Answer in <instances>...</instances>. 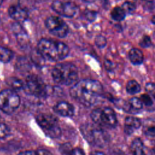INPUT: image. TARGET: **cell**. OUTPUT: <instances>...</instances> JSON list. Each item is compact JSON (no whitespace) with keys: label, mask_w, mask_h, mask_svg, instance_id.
<instances>
[{"label":"cell","mask_w":155,"mask_h":155,"mask_svg":"<svg viewBox=\"0 0 155 155\" xmlns=\"http://www.w3.org/2000/svg\"><path fill=\"white\" fill-rule=\"evenodd\" d=\"M103 91L99 81L94 79H83L73 85L70 90V96L86 107L95 104Z\"/></svg>","instance_id":"cell-1"},{"label":"cell","mask_w":155,"mask_h":155,"mask_svg":"<svg viewBox=\"0 0 155 155\" xmlns=\"http://www.w3.org/2000/svg\"><path fill=\"white\" fill-rule=\"evenodd\" d=\"M37 51L43 59L58 62L68 55L70 49L67 45L61 41L42 38L38 43Z\"/></svg>","instance_id":"cell-2"},{"label":"cell","mask_w":155,"mask_h":155,"mask_svg":"<svg viewBox=\"0 0 155 155\" xmlns=\"http://www.w3.org/2000/svg\"><path fill=\"white\" fill-rule=\"evenodd\" d=\"M53 81L60 85H71L78 79V68L70 62H61L56 64L51 70Z\"/></svg>","instance_id":"cell-3"},{"label":"cell","mask_w":155,"mask_h":155,"mask_svg":"<svg viewBox=\"0 0 155 155\" xmlns=\"http://www.w3.org/2000/svg\"><path fill=\"white\" fill-rule=\"evenodd\" d=\"M81 133L84 139L90 144L103 147L108 142L109 137L100 127L91 124H85L81 126Z\"/></svg>","instance_id":"cell-4"},{"label":"cell","mask_w":155,"mask_h":155,"mask_svg":"<svg viewBox=\"0 0 155 155\" xmlns=\"http://www.w3.org/2000/svg\"><path fill=\"white\" fill-rule=\"evenodd\" d=\"M90 117L94 123L100 127L114 128L117 124L116 114L110 107L94 108L91 112Z\"/></svg>","instance_id":"cell-5"},{"label":"cell","mask_w":155,"mask_h":155,"mask_svg":"<svg viewBox=\"0 0 155 155\" xmlns=\"http://www.w3.org/2000/svg\"><path fill=\"white\" fill-rule=\"evenodd\" d=\"M36 120L45 134L51 138H58L61 135V129L58 119L50 113H42L38 114Z\"/></svg>","instance_id":"cell-6"},{"label":"cell","mask_w":155,"mask_h":155,"mask_svg":"<svg viewBox=\"0 0 155 155\" xmlns=\"http://www.w3.org/2000/svg\"><path fill=\"white\" fill-rule=\"evenodd\" d=\"M23 89L27 94L39 98L46 97L48 95V88L44 81L35 74H31L26 78Z\"/></svg>","instance_id":"cell-7"},{"label":"cell","mask_w":155,"mask_h":155,"mask_svg":"<svg viewBox=\"0 0 155 155\" xmlns=\"http://www.w3.org/2000/svg\"><path fill=\"white\" fill-rule=\"evenodd\" d=\"M19 96L12 89H5L0 92V109L6 114H12L19 107Z\"/></svg>","instance_id":"cell-8"},{"label":"cell","mask_w":155,"mask_h":155,"mask_svg":"<svg viewBox=\"0 0 155 155\" xmlns=\"http://www.w3.org/2000/svg\"><path fill=\"white\" fill-rule=\"evenodd\" d=\"M45 25L48 31L53 35L63 38L68 33V26L61 18L55 16L48 17L45 21Z\"/></svg>","instance_id":"cell-9"},{"label":"cell","mask_w":155,"mask_h":155,"mask_svg":"<svg viewBox=\"0 0 155 155\" xmlns=\"http://www.w3.org/2000/svg\"><path fill=\"white\" fill-rule=\"evenodd\" d=\"M51 7L58 15L65 18H73L78 12V7L71 0H54Z\"/></svg>","instance_id":"cell-10"},{"label":"cell","mask_w":155,"mask_h":155,"mask_svg":"<svg viewBox=\"0 0 155 155\" xmlns=\"http://www.w3.org/2000/svg\"><path fill=\"white\" fill-rule=\"evenodd\" d=\"M8 13L10 18L18 22L25 21L29 16L28 10L19 4L11 5L8 10Z\"/></svg>","instance_id":"cell-11"},{"label":"cell","mask_w":155,"mask_h":155,"mask_svg":"<svg viewBox=\"0 0 155 155\" xmlns=\"http://www.w3.org/2000/svg\"><path fill=\"white\" fill-rule=\"evenodd\" d=\"M53 110L56 114L63 117H72L74 114V106L67 101L57 102L53 106Z\"/></svg>","instance_id":"cell-12"},{"label":"cell","mask_w":155,"mask_h":155,"mask_svg":"<svg viewBox=\"0 0 155 155\" xmlns=\"http://www.w3.org/2000/svg\"><path fill=\"white\" fill-rule=\"evenodd\" d=\"M141 120L134 116H127L124 121V131L127 134H133L141 126Z\"/></svg>","instance_id":"cell-13"},{"label":"cell","mask_w":155,"mask_h":155,"mask_svg":"<svg viewBox=\"0 0 155 155\" xmlns=\"http://www.w3.org/2000/svg\"><path fill=\"white\" fill-rule=\"evenodd\" d=\"M143 104L140 98L133 97L130 99L124 105V108L126 111H139L143 108Z\"/></svg>","instance_id":"cell-14"},{"label":"cell","mask_w":155,"mask_h":155,"mask_svg":"<svg viewBox=\"0 0 155 155\" xmlns=\"http://www.w3.org/2000/svg\"><path fill=\"white\" fill-rule=\"evenodd\" d=\"M128 58L130 62L134 65L141 64L144 59L142 51L136 48H131L128 52Z\"/></svg>","instance_id":"cell-15"},{"label":"cell","mask_w":155,"mask_h":155,"mask_svg":"<svg viewBox=\"0 0 155 155\" xmlns=\"http://www.w3.org/2000/svg\"><path fill=\"white\" fill-rule=\"evenodd\" d=\"M130 150L135 155H142L145 154L143 143L139 137H136L132 140L130 145Z\"/></svg>","instance_id":"cell-16"},{"label":"cell","mask_w":155,"mask_h":155,"mask_svg":"<svg viewBox=\"0 0 155 155\" xmlns=\"http://www.w3.org/2000/svg\"><path fill=\"white\" fill-rule=\"evenodd\" d=\"M126 12L122 7H114L110 13L111 18L116 21H122L126 16Z\"/></svg>","instance_id":"cell-17"},{"label":"cell","mask_w":155,"mask_h":155,"mask_svg":"<svg viewBox=\"0 0 155 155\" xmlns=\"http://www.w3.org/2000/svg\"><path fill=\"white\" fill-rule=\"evenodd\" d=\"M141 87L135 80H130L126 85V90L130 94H135L140 92Z\"/></svg>","instance_id":"cell-18"},{"label":"cell","mask_w":155,"mask_h":155,"mask_svg":"<svg viewBox=\"0 0 155 155\" xmlns=\"http://www.w3.org/2000/svg\"><path fill=\"white\" fill-rule=\"evenodd\" d=\"M13 56V52L8 48L0 46V61L7 63L11 61Z\"/></svg>","instance_id":"cell-19"},{"label":"cell","mask_w":155,"mask_h":155,"mask_svg":"<svg viewBox=\"0 0 155 155\" xmlns=\"http://www.w3.org/2000/svg\"><path fill=\"white\" fill-rule=\"evenodd\" d=\"M7 84L12 88V90H18L23 88L24 82L17 78H10L7 81Z\"/></svg>","instance_id":"cell-20"},{"label":"cell","mask_w":155,"mask_h":155,"mask_svg":"<svg viewBox=\"0 0 155 155\" xmlns=\"http://www.w3.org/2000/svg\"><path fill=\"white\" fill-rule=\"evenodd\" d=\"M143 132L148 138H154L155 135V127L153 122L152 124H147L143 126Z\"/></svg>","instance_id":"cell-21"},{"label":"cell","mask_w":155,"mask_h":155,"mask_svg":"<svg viewBox=\"0 0 155 155\" xmlns=\"http://www.w3.org/2000/svg\"><path fill=\"white\" fill-rule=\"evenodd\" d=\"M139 98L143 105L147 107H151L153 105V98L148 93L142 94Z\"/></svg>","instance_id":"cell-22"},{"label":"cell","mask_w":155,"mask_h":155,"mask_svg":"<svg viewBox=\"0 0 155 155\" xmlns=\"http://www.w3.org/2000/svg\"><path fill=\"white\" fill-rule=\"evenodd\" d=\"M10 130L7 125L4 123H0V139L6 137L10 133Z\"/></svg>","instance_id":"cell-23"},{"label":"cell","mask_w":155,"mask_h":155,"mask_svg":"<svg viewBox=\"0 0 155 155\" xmlns=\"http://www.w3.org/2000/svg\"><path fill=\"white\" fill-rule=\"evenodd\" d=\"M152 42L150 37L148 35H144L139 41V45L142 48H148L151 45Z\"/></svg>","instance_id":"cell-24"},{"label":"cell","mask_w":155,"mask_h":155,"mask_svg":"<svg viewBox=\"0 0 155 155\" xmlns=\"http://www.w3.org/2000/svg\"><path fill=\"white\" fill-rule=\"evenodd\" d=\"M122 7L124 8V10H125L126 13H132L134 11L135 8H136V5L131 1H126L124 3Z\"/></svg>","instance_id":"cell-25"},{"label":"cell","mask_w":155,"mask_h":155,"mask_svg":"<svg viewBox=\"0 0 155 155\" xmlns=\"http://www.w3.org/2000/svg\"><path fill=\"white\" fill-rule=\"evenodd\" d=\"M95 44L97 47L102 48L106 45L107 39L104 36L99 35L95 39Z\"/></svg>","instance_id":"cell-26"},{"label":"cell","mask_w":155,"mask_h":155,"mask_svg":"<svg viewBox=\"0 0 155 155\" xmlns=\"http://www.w3.org/2000/svg\"><path fill=\"white\" fill-rule=\"evenodd\" d=\"M73 148H72L71 145L69 143H65L64 144H62L59 148L60 151L62 154H71V151Z\"/></svg>","instance_id":"cell-27"},{"label":"cell","mask_w":155,"mask_h":155,"mask_svg":"<svg viewBox=\"0 0 155 155\" xmlns=\"http://www.w3.org/2000/svg\"><path fill=\"white\" fill-rule=\"evenodd\" d=\"M145 89L146 90V91L148 93V94H149L153 99L154 98V93H155V90H154V84L153 82H148L145 87Z\"/></svg>","instance_id":"cell-28"},{"label":"cell","mask_w":155,"mask_h":155,"mask_svg":"<svg viewBox=\"0 0 155 155\" xmlns=\"http://www.w3.org/2000/svg\"><path fill=\"white\" fill-rule=\"evenodd\" d=\"M97 16V13L96 12L91 11V10H85L84 12V16L85 18L90 21L92 22L95 20Z\"/></svg>","instance_id":"cell-29"},{"label":"cell","mask_w":155,"mask_h":155,"mask_svg":"<svg viewBox=\"0 0 155 155\" xmlns=\"http://www.w3.org/2000/svg\"><path fill=\"white\" fill-rule=\"evenodd\" d=\"M84 152L83 151V150H82L81 148H73L71 154H84Z\"/></svg>","instance_id":"cell-30"},{"label":"cell","mask_w":155,"mask_h":155,"mask_svg":"<svg viewBox=\"0 0 155 155\" xmlns=\"http://www.w3.org/2000/svg\"><path fill=\"white\" fill-rule=\"evenodd\" d=\"M37 152V154H51L49 151H47L46 150H38L36 151Z\"/></svg>","instance_id":"cell-31"},{"label":"cell","mask_w":155,"mask_h":155,"mask_svg":"<svg viewBox=\"0 0 155 155\" xmlns=\"http://www.w3.org/2000/svg\"><path fill=\"white\" fill-rule=\"evenodd\" d=\"M19 154H37V152H36V151L29 150V151L21 152Z\"/></svg>","instance_id":"cell-32"},{"label":"cell","mask_w":155,"mask_h":155,"mask_svg":"<svg viewBox=\"0 0 155 155\" xmlns=\"http://www.w3.org/2000/svg\"><path fill=\"white\" fill-rule=\"evenodd\" d=\"M82 1L87 3H93V2H95L96 0H82Z\"/></svg>","instance_id":"cell-33"},{"label":"cell","mask_w":155,"mask_h":155,"mask_svg":"<svg viewBox=\"0 0 155 155\" xmlns=\"http://www.w3.org/2000/svg\"><path fill=\"white\" fill-rule=\"evenodd\" d=\"M142 1L148 3H153L154 2V0H142Z\"/></svg>","instance_id":"cell-34"},{"label":"cell","mask_w":155,"mask_h":155,"mask_svg":"<svg viewBox=\"0 0 155 155\" xmlns=\"http://www.w3.org/2000/svg\"><path fill=\"white\" fill-rule=\"evenodd\" d=\"M92 154H104V153H102V152H101V151H99V152H97V151H96V152L92 153Z\"/></svg>","instance_id":"cell-35"},{"label":"cell","mask_w":155,"mask_h":155,"mask_svg":"<svg viewBox=\"0 0 155 155\" xmlns=\"http://www.w3.org/2000/svg\"><path fill=\"white\" fill-rule=\"evenodd\" d=\"M3 1H4V0H0V6H1V4H2Z\"/></svg>","instance_id":"cell-36"},{"label":"cell","mask_w":155,"mask_h":155,"mask_svg":"<svg viewBox=\"0 0 155 155\" xmlns=\"http://www.w3.org/2000/svg\"><path fill=\"white\" fill-rule=\"evenodd\" d=\"M152 22H153V24H154V16H153V18H152Z\"/></svg>","instance_id":"cell-37"}]
</instances>
